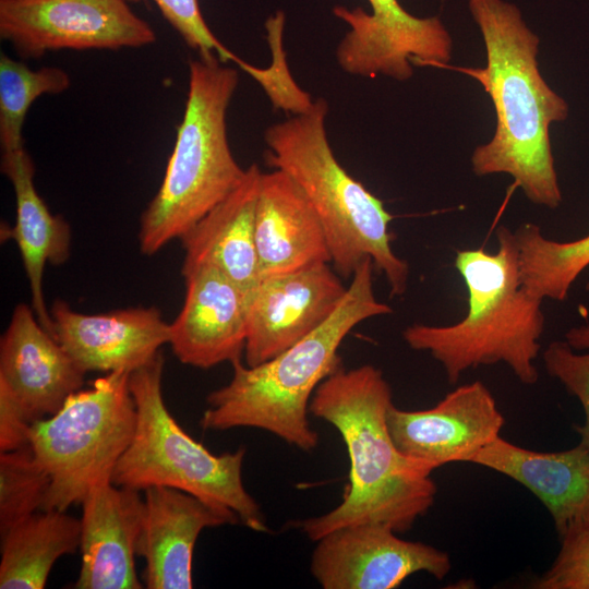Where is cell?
I'll return each instance as SVG.
<instances>
[{
  "instance_id": "obj_1",
  "label": "cell",
  "mask_w": 589,
  "mask_h": 589,
  "mask_svg": "<svg viewBox=\"0 0 589 589\" xmlns=\"http://www.w3.org/2000/svg\"><path fill=\"white\" fill-rule=\"evenodd\" d=\"M392 405L388 382L371 364L350 370L340 366L315 389L310 412L339 432L350 470L340 504L300 524L311 541L364 522L384 524L404 533L434 504L433 469L404 455L392 440L387 425Z\"/></svg>"
},
{
  "instance_id": "obj_2",
  "label": "cell",
  "mask_w": 589,
  "mask_h": 589,
  "mask_svg": "<svg viewBox=\"0 0 589 589\" xmlns=\"http://www.w3.org/2000/svg\"><path fill=\"white\" fill-rule=\"evenodd\" d=\"M482 34L486 65L459 69L481 83L496 113L492 140L478 146V176L508 173L528 200L556 208L562 202L550 141V125L567 119L568 104L543 80L537 61L539 38L519 9L504 0H469Z\"/></svg>"
},
{
  "instance_id": "obj_3",
  "label": "cell",
  "mask_w": 589,
  "mask_h": 589,
  "mask_svg": "<svg viewBox=\"0 0 589 589\" xmlns=\"http://www.w3.org/2000/svg\"><path fill=\"white\" fill-rule=\"evenodd\" d=\"M373 263L363 261L351 277L336 311L318 328L278 356L254 366L240 359L225 386L206 398L201 418L204 430L254 428L301 450H312L318 434L309 422L310 402L318 385L338 368V349L361 322L393 313L373 289Z\"/></svg>"
},
{
  "instance_id": "obj_4",
  "label": "cell",
  "mask_w": 589,
  "mask_h": 589,
  "mask_svg": "<svg viewBox=\"0 0 589 589\" xmlns=\"http://www.w3.org/2000/svg\"><path fill=\"white\" fill-rule=\"evenodd\" d=\"M498 249L459 250L455 266L467 292L466 316L452 325L413 324L402 332L414 350L428 351L443 366L449 384L469 369L503 362L525 385L536 384L534 361L544 330L542 299L522 285L515 232L496 231Z\"/></svg>"
},
{
  "instance_id": "obj_5",
  "label": "cell",
  "mask_w": 589,
  "mask_h": 589,
  "mask_svg": "<svg viewBox=\"0 0 589 589\" xmlns=\"http://www.w3.org/2000/svg\"><path fill=\"white\" fill-rule=\"evenodd\" d=\"M327 112V101L321 98L293 118L268 127L264 134L269 148L266 163L286 172L310 201L339 276L352 277L369 259L386 277L390 296H401L409 266L392 248L393 216L335 157L325 129Z\"/></svg>"
},
{
  "instance_id": "obj_6",
  "label": "cell",
  "mask_w": 589,
  "mask_h": 589,
  "mask_svg": "<svg viewBox=\"0 0 589 589\" xmlns=\"http://www.w3.org/2000/svg\"><path fill=\"white\" fill-rule=\"evenodd\" d=\"M217 56L191 60L182 121L163 182L142 214L139 243L153 255L181 239L243 180L227 139L226 113L238 86L233 68Z\"/></svg>"
},
{
  "instance_id": "obj_7",
  "label": "cell",
  "mask_w": 589,
  "mask_h": 589,
  "mask_svg": "<svg viewBox=\"0 0 589 589\" xmlns=\"http://www.w3.org/2000/svg\"><path fill=\"white\" fill-rule=\"evenodd\" d=\"M164 357L130 373L136 409L135 431L116 465L112 483L144 491L169 486L237 514L240 522L267 532L264 514L242 479L243 447L220 455L211 453L175 420L163 397Z\"/></svg>"
},
{
  "instance_id": "obj_8",
  "label": "cell",
  "mask_w": 589,
  "mask_h": 589,
  "mask_svg": "<svg viewBox=\"0 0 589 589\" xmlns=\"http://www.w3.org/2000/svg\"><path fill=\"white\" fill-rule=\"evenodd\" d=\"M129 378L125 371L106 373L32 424L29 446L50 478L43 509L67 510L95 486L112 482L136 424Z\"/></svg>"
},
{
  "instance_id": "obj_9",
  "label": "cell",
  "mask_w": 589,
  "mask_h": 589,
  "mask_svg": "<svg viewBox=\"0 0 589 589\" xmlns=\"http://www.w3.org/2000/svg\"><path fill=\"white\" fill-rule=\"evenodd\" d=\"M0 35L33 59L60 49L137 48L156 39L127 0H0Z\"/></svg>"
},
{
  "instance_id": "obj_10",
  "label": "cell",
  "mask_w": 589,
  "mask_h": 589,
  "mask_svg": "<svg viewBox=\"0 0 589 589\" xmlns=\"http://www.w3.org/2000/svg\"><path fill=\"white\" fill-rule=\"evenodd\" d=\"M361 8L336 7L334 14L349 25L336 49L339 67L349 74L386 75L398 81L412 76V65H444L452 58L453 40L436 16L420 19L397 0H368Z\"/></svg>"
},
{
  "instance_id": "obj_11",
  "label": "cell",
  "mask_w": 589,
  "mask_h": 589,
  "mask_svg": "<svg viewBox=\"0 0 589 589\" xmlns=\"http://www.w3.org/2000/svg\"><path fill=\"white\" fill-rule=\"evenodd\" d=\"M450 568L447 552L400 539L389 526L378 522L328 532L316 541L310 565L324 589H393L419 572L444 579Z\"/></svg>"
},
{
  "instance_id": "obj_12",
  "label": "cell",
  "mask_w": 589,
  "mask_h": 589,
  "mask_svg": "<svg viewBox=\"0 0 589 589\" xmlns=\"http://www.w3.org/2000/svg\"><path fill=\"white\" fill-rule=\"evenodd\" d=\"M347 288L328 263L261 278L249 296L247 365L278 356L318 328Z\"/></svg>"
},
{
  "instance_id": "obj_13",
  "label": "cell",
  "mask_w": 589,
  "mask_h": 589,
  "mask_svg": "<svg viewBox=\"0 0 589 589\" xmlns=\"http://www.w3.org/2000/svg\"><path fill=\"white\" fill-rule=\"evenodd\" d=\"M504 423L495 398L481 381L456 387L432 408L404 410L393 404L387 412L396 447L433 470L470 462L500 436Z\"/></svg>"
},
{
  "instance_id": "obj_14",
  "label": "cell",
  "mask_w": 589,
  "mask_h": 589,
  "mask_svg": "<svg viewBox=\"0 0 589 589\" xmlns=\"http://www.w3.org/2000/svg\"><path fill=\"white\" fill-rule=\"evenodd\" d=\"M185 296L169 324V345L183 364L209 369L244 352L249 296L212 265L183 273Z\"/></svg>"
},
{
  "instance_id": "obj_15",
  "label": "cell",
  "mask_w": 589,
  "mask_h": 589,
  "mask_svg": "<svg viewBox=\"0 0 589 589\" xmlns=\"http://www.w3.org/2000/svg\"><path fill=\"white\" fill-rule=\"evenodd\" d=\"M49 312L53 337L85 373H131L169 342V323L155 306L85 314L57 300Z\"/></svg>"
},
{
  "instance_id": "obj_16",
  "label": "cell",
  "mask_w": 589,
  "mask_h": 589,
  "mask_svg": "<svg viewBox=\"0 0 589 589\" xmlns=\"http://www.w3.org/2000/svg\"><path fill=\"white\" fill-rule=\"evenodd\" d=\"M143 492L144 510L135 551L145 560L144 587L191 589L193 551L202 530L236 525L240 519L232 510L175 488L157 485Z\"/></svg>"
},
{
  "instance_id": "obj_17",
  "label": "cell",
  "mask_w": 589,
  "mask_h": 589,
  "mask_svg": "<svg viewBox=\"0 0 589 589\" xmlns=\"http://www.w3.org/2000/svg\"><path fill=\"white\" fill-rule=\"evenodd\" d=\"M85 374L43 327L32 305L16 304L0 340V383L31 422L56 413L82 388Z\"/></svg>"
},
{
  "instance_id": "obj_18",
  "label": "cell",
  "mask_w": 589,
  "mask_h": 589,
  "mask_svg": "<svg viewBox=\"0 0 589 589\" xmlns=\"http://www.w3.org/2000/svg\"><path fill=\"white\" fill-rule=\"evenodd\" d=\"M140 492L107 482L85 496L80 519L81 569L74 588L144 587L134 563L144 510Z\"/></svg>"
},
{
  "instance_id": "obj_19",
  "label": "cell",
  "mask_w": 589,
  "mask_h": 589,
  "mask_svg": "<svg viewBox=\"0 0 589 589\" xmlns=\"http://www.w3.org/2000/svg\"><path fill=\"white\" fill-rule=\"evenodd\" d=\"M255 240L261 278L332 262L316 212L300 187L278 169L261 177Z\"/></svg>"
},
{
  "instance_id": "obj_20",
  "label": "cell",
  "mask_w": 589,
  "mask_h": 589,
  "mask_svg": "<svg viewBox=\"0 0 589 589\" xmlns=\"http://www.w3.org/2000/svg\"><path fill=\"white\" fill-rule=\"evenodd\" d=\"M528 489L550 513L557 536L589 519V448L537 452L501 436L470 460Z\"/></svg>"
},
{
  "instance_id": "obj_21",
  "label": "cell",
  "mask_w": 589,
  "mask_h": 589,
  "mask_svg": "<svg viewBox=\"0 0 589 589\" xmlns=\"http://www.w3.org/2000/svg\"><path fill=\"white\" fill-rule=\"evenodd\" d=\"M262 173L252 164L242 182L183 235L181 274L212 265L250 296L261 279L255 211Z\"/></svg>"
},
{
  "instance_id": "obj_22",
  "label": "cell",
  "mask_w": 589,
  "mask_h": 589,
  "mask_svg": "<svg viewBox=\"0 0 589 589\" xmlns=\"http://www.w3.org/2000/svg\"><path fill=\"white\" fill-rule=\"evenodd\" d=\"M1 171L12 183L15 195L16 216L10 237L22 257L29 284L31 305L39 323L52 335V320L43 292V275L47 263L60 265L69 259L71 229L63 217L50 213L37 193L35 166L24 148L3 152Z\"/></svg>"
},
{
  "instance_id": "obj_23",
  "label": "cell",
  "mask_w": 589,
  "mask_h": 589,
  "mask_svg": "<svg viewBox=\"0 0 589 589\" xmlns=\"http://www.w3.org/2000/svg\"><path fill=\"white\" fill-rule=\"evenodd\" d=\"M43 509L1 536L0 588L41 589L58 558L80 548L81 520Z\"/></svg>"
},
{
  "instance_id": "obj_24",
  "label": "cell",
  "mask_w": 589,
  "mask_h": 589,
  "mask_svg": "<svg viewBox=\"0 0 589 589\" xmlns=\"http://www.w3.org/2000/svg\"><path fill=\"white\" fill-rule=\"evenodd\" d=\"M519 272L529 292L544 300L564 301L573 283L589 266V235L567 242L548 239L532 223L515 231ZM589 292V280L586 285Z\"/></svg>"
},
{
  "instance_id": "obj_25",
  "label": "cell",
  "mask_w": 589,
  "mask_h": 589,
  "mask_svg": "<svg viewBox=\"0 0 589 589\" xmlns=\"http://www.w3.org/2000/svg\"><path fill=\"white\" fill-rule=\"evenodd\" d=\"M70 85L60 68L31 70L25 63L0 56V143L3 152L24 148L22 130L27 110L44 94H59Z\"/></svg>"
},
{
  "instance_id": "obj_26",
  "label": "cell",
  "mask_w": 589,
  "mask_h": 589,
  "mask_svg": "<svg viewBox=\"0 0 589 589\" xmlns=\"http://www.w3.org/2000/svg\"><path fill=\"white\" fill-rule=\"evenodd\" d=\"M50 478L31 446L0 454V534L41 510Z\"/></svg>"
},
{
  "instance_id": "obj_27",
  "label": "cell",
  "mask_w": 589,
  "mask_h": 589,
  "mask_svg": "<svg viewBox=\"0 0 589 589\" xmlns=\"http://www.w3.org/2000/svg\"><path fill=\"white\" fill-rule=\"evenodd\" d=\"M543 363L546 373L580 402L585 421L575 431L589 448V324L569 328L565 340L552 341L543 351Z\"/></svg>"
},
{
  "instance_id": "obj_28",
  "label": "cell",
  "mask_w": 589,
  "mask_h": 589,
  "mask_svg": "<svg viewBox=\"0 0 589 589\" xmlns=\"http://www.w3.org/2000/svg\"><path fill=\"white\" fill-rule=\"evenodd\" d=\"M560 538V551L533 589H589V519L572 525Z\"/></svg>"
},
{
  "instance_id": "obj_29",
  "label": "cell",
  "mask_w": 589,
  "mask_h": 589,
  "mask_svg": "<svg viewBox=\"0 0 589 589\" xmlns=\"http://www.w3.org/2000/svg\"><path fill=\"white\" fill-rule=\"evenodd\" d=\"M154 2L185 44L199 51L200 57L217 56L221 62L240 61V58L228 50L212 33L202 16L199 0H154Z\"/></svg>"
},
{
  "instance_id": "obj_30",
  "label": "cell",
  "mask_w": 589,
  "mask_h": 589,
  "mask_svg": "<svg viewBox=\"0 0 589 589\" xmlns=\"http://www.w3.org/2000/svg\"><path fill=\"white\" fill-rule=\"evenodd\" d=\"M32 424L16 398L0 383V452L28 446Z\"/></svg>"
}]
</instances>
